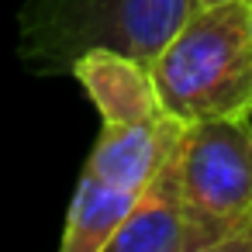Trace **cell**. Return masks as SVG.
I'll return each mask as SVG.
<instances>
[{
	"instance_id": "cell-1",
	"label": "cell",
	"mask_w": 252,
	"mask_h": 252,
	"mask_svg": "<svg viewBox=\"0 0 252 252\" xmlns=\"http://www.w3.org/2000/svg\"><path fill=\"white\" fill-rule=\"evenodd\" d=\"M149 69L162 111L183 125L252 114V0L197 7Z\"/></svg>"
},
{
	"instance_id": "cell-2",
	"label": "cell",
	"mask_w": 252,
	"mask_h": 252,
	"mask_svg": "<svg viewBox=\"0 0 252 252\" xmlns=\"http://www.w3.org/2000/svg\"><path fill=\"white\" fill-rule=\"evenodd\" d=\"M197 11V0H25L18 56L35 76H63L87 49L152 63Z\"/></svg>"
},
{
	"instance_id": "cell-3",
	"label": "cell",
	"mask_w": 252,
	"mask_h": 252,
	"mask_svg": "<svg viewBox=\"0 0 252 252\" xmlns=\"http://www.w3.org/2000/svg\"><path fill=\"white\" fill-rule=\"evenodd\" d=\"M176 193L252 252V114L207 118L183 128L169 162Z\"/></svg>"
},
{
	"instance_id": "cell-4",
	"label": "cell",
	"mask_w": 252,
	"mask_h": 252,
	"mask_svg": "<svg viewBox=\"0 0 252 252\" xmlns=\"http://www.w3.org/2000/svg\"><path fill=\"white\" fill-rule=\"evenodd\" d=\"M173 162V159H169ZM107 252H235L231 235L193 211L173 187L169 166L138 193Z\"/></svg>"
},
{
	"instance_id": "cell-5",
	"label": "cell",
	"mask_w": 252,
	"mask_h": 252,
	"mask_svg": "<svg viewBox=\"0 0 252 252\" xmlns=\"http://www.w3.org/2000/svg\"><path fill=\"white\" fill-rule=\"evenodd\" d=\"M183 128L187 125L166 111L156 118H145V121H131V125L104 121L83 169L121 187V190L142 193L176 156Z\"/></svg>"
},
{
	"instance_id": "cell-6",
	"label": "cell",
	"mask_w": 252,
	"mask_h": 252,
	"mask_svg": "<svg viewBox=\"0 0 252 252\" xmlns=\"http://www.w3.org/2000/svg\"><path fill=\"white\" fill-rule=\"evenodd\" d=\"M69 76L80 80L107 125H131L162 114L152 69L135 56H125L118 49H87L73 63Z\"/></svg>"
},
{
	"instance_id": "cell-7",
	"label": "cell",
	"mask_w": 252,
	"mask_h": 252,
	"mask_svg": "<svg viewBox=\"0 0 252 252\" xmlns=\"http://www.w3.org/2000/svg\"><path fill=\"white\" fill-rule=\"evenodd\" d=\"M135 200H138V193L121 190V187L83 169L76 193L69 200L66 231L59 238L63 252H107L114 231L125 224Z\"/></svg>"
},
{
	"instance_id": "cell-8",
	"label": "cell",
	"mask_w": 252,
	"mask_h": 252,
	"mask_svg": "<svg viewBox=\"0 0 252 252\" xmlns=\"http://www.w3.org/2000/svg\"><path fill=\"white\" fill-rule=\"evenodd\" d=\"M211 4H224V0H197V7H211Z\"/></svg>"
}]
</instances>
